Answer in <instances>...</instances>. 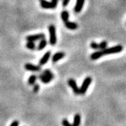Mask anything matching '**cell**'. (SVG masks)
<instances>
[{
  "instance_id": "cell-1",
  "label": "cell",
  "mask_w": 126,
  "mask_h": 126,
  "mask_svg": "<svg viewBox=\"0 0 126 126\" xmlns=\"http://www.w3.org/2000/svg\"><path fill=\"white\" fill-rule=\"evenodd\" d=\"M123 50V47L121 45H116L110 47V48H106L103 50L95 51L90 55V58L93 60H97L99 58L102 57L104 55H107L115 54V53H118L121 52Z\"/></svg>"
},
{
  "instance_id": "cell-2",
  "label": "cell",
  "mask_w": 126,
  "mask_h": 126,
  "mask_svg": "<svg viewBox=\"0 0 126 126\" xmlns=\"http://www.w3.org/2000/svg\"><path fill=\"white\" fill-rule=\"evenodd\" d=\"M54 78V74L50 69H45L42 74L39 75V79L43 83H48Z\"/></svg>"
},
{
  "instance_id": "cell-3",
  "label": "cell",
  "mask_w": 126,
  "mask_h": 126,
  "mask_svg": "<svg viewBox=\"0 0 126 126\" xmlns=\"http://www.w3.org/2000/svg\"><path fill=\"white\" fill-rule=\"evenodd\" d=\"M50 38L49 43L51 46H54L57 43V36H56V29L53 25H50L48 27Z\"/></svg>"
},
{
  "instance_id": "cell-4",
  "label": "cell",
  "mask_w": 126,
  "mask_h": 126,
  "mask_svg": "<svg viewBox=\"0 0 126 126\" xmlns=\"http://www.w3.org/2000/svg\"><path fill=\"white\" fill-rule=\"evenodd\" d=\"M91 82H92V78L90 77H87L83 80V83H82V85L79 88V94H84L86 93V91L88 90V87L91 84Z\"/></svg>"
},
{
  "instance_id": "cell-5",
  "label": "cell",
  "mask_w": 126,
  "mask_h": 126,
  "mask_svg": "<svg viewBox=\"0 0 126 126\" xmlns=\"http://www.w3.org/2000/svg\"><path fill=\"white\" fill-rule=\"evenodd\" d=\"M40 4L41 6L46 9H55L58 6V4L53 1H47L46 0H40Z\"/></svg>"
},
{
  "instance_id": "cell-6",
  "label": "cell",
  "mask_w": 126,
  "mask_h": 126,
  "mask_svg": "<svg viewBox=\"0 0 126 126\" xmlns=\"http://www.w3.org/2000/svg\"><path fill=\"white\" fill-rule=\"evenodd\" d=\"M45 34L43 33H39V34H32V35H29L26 36V40L27 41H36L37 40H41L42 39L45 38Z\"/></svg>"
},
{
  "instance_id": "cell-7",
  "label": "cell",
  "mask_w": 126,
  "mask_h": 126,
  "mask_svg": "<svg viewBox=\"0 0 126 126\" xmlns=\"http://www.w3.org/2000/svg\"><path fill=\"white\" fill-rule=\"evenodd\" d=\"M25 69L27 71H30V72H39L41 69L40 66L35 65V64H31V63H26L25 64Z\"/></svg>"
},
{
  "instance_id": "cell-8",
  "label": "cell",
  "mask_w": 126,
  "mask_h": 126,
  "mask_svg": "<svg viewBox=\"0 0 126 126\" xmlns=\"http://www.w3.org/2000/svg\"><path fill=\"white\" fill-rule=\"evenodd\" d=\"M68 84H69V86L71 87V88H72L73 91H74V93H75L76 94H79V88L78 87L77 84V82L76 81L74 80V79H69V80H68Z\"/></svg>"
},
{
  "instance_id": "cell-9",
  "label": "cell",
  "mask_w": 126,
  "mask_h": 126,
  "mask_svg": "<svg viewBox=\"0 0 126 126\" xmlns=\"http://www.w3.org/2000/svg\"><path fill=\"white\" fill-rule=\"evenodd\" d=\"M50 55H51V52L50 51H47L45 54L43 55V57L40 59V60H39V65L42 66V65H44L45 64H46L47 62L48 61L50 58Z\"/></svg>"
},
{
  "instance_id": "cell-10",
  "label": "cell",
  "mask_w": 126,
  "mask_h": 126,
  "mask_svg": "<svg viewBox=\"0 0 126 126\" xmlns=\"http://www.w3.org/2000/svg\"><path fill=\"white\" fill-rule=\"evenodd\" d=\"M84 3H85V0H77L76 5L74 6V11L76 13L81 12L83 9V6L84 5Z\"/></svg>"
},
{
  "instance_id": "cell-11",
  "label": "cell",
  "mask_w": 126,
  "mask_h": 126,
  "mask_svg": "<svg viewBox=\"0 0 126 126\" xmlns=\"http://www.w3.org/2000/svg\"><path fill=\"white\" fill-rule=\"evenodd\" d=\"M64 56H65V53L64 52H58L53 56L52 61H53V63H56L60 60L63 59Z\"/></svg>"
},
{
  "instance_id": "cell-12",
  "label": "cell",
  "mask_w": 126,
  "mask_h": 126,
  "mask_svg": "<svg viewBox=\"0 0 126 126\" xmlns=\"http://www.w3.org/2000/svg\"><path fill=\"white\" fill-rule=\"evenodd\" d=\"M64 25L67 28H68L69 30H75L78 28V25L77 23L74 22H70L69 20L64 22Z\"/></svg>"
},
{
  "instance_id": "cell-13",
  "label": "cell",
  "mask_w": 126,
  "mask_h": 126,
  "mask_svg": "<svg viewBox=\"0 0 126 126\" xmlns=\"http://www.w3.org/2000/svg\"><path fill=\"white\" fill-rule=\"evenodd\" d=\"M81 118L80 114H79V113L76 114L74 118V122L72 124V126H79L81 124Z\"/></svg>"
},
{
  "instance_id": "cell-14",
  "label": "cell",
  "mask_w": 126,
  "mask_h": 126,
  "mask_svg": "<svg viewBox=\"0 0 126 126\" xmlns=\"http://www.w3.org/2000/svg\"><path fill=\"white\" fill-rule=\"evenodd\" d=\"M46 46H47V41L46 40L45 38L42 39H41V41L39 42L38 46H37V50H41L44 49Z\"/></svg>"
},
{
  "instance_id": "cell-15",
  "label": "cell",
  "mask_w": 126,
  "mask_h": 126,
  "mask_svg": "<svg viewBox=\"0 0 126 126\" xmlns=\"http://www.w3.org/2000/svg\"><path fill=\"white\" fill-rule=\"evenodd\" d=\"M36 79H37V77H36V75L32 74V75H31L30 77H29L27 83H28V84H29V85H31V86H32V85H34V84L35 83Z\"/></svg>"
},
{
  "instance_id": "cell-16",
  "label": "cell",
  "mask_w": 126,
  "mask_h": 126,
  "mask_svg": "<svg viewBox=\"0 0 126 126\" xmlns=\"http://www.w3.org/2000/svg\"><path fill=\"white\" fill-rule=\"evenodd\" d=\"M69 12L67 11H63L61 13V18H62L64 22L67 21L69 20Z\"/></svg>"
},
{
  "instance_id": "cell-17",
  "label": "cell",
  "mask_w": 126,
  "mask_h": 126,
  "mask_svg": "<svg viewBox=\"0 0 126 126\" xmlns=\"http://www.w3.org/2000/svg\"><path fill=\"white\" fill-rule=\"evenodd\" d=\"M26 47H27V49L33 50L36 48V45H35V43L34 41H27V44H26Z\"/></svg>"
},
{
  "instance_id": "cell-18",
  "label": "cell",
  "mask_w": 126,
  "mask_h": 126,
  "mask_svg": "<svg viewBox=\"0 0 126 126\" xmlns=\"http://www.w3.org/2000/svg\"><path fill=\"white\" fill-rule=\"evenodd\" d=\"M107 45H108V43L106 41H102V42H100L99 44V49H104V48H107Z\"/></svg>"
},
{
  "instance_id": "cell-19",
  "label": "cell",
  "mask_w": 126,
  "mask_h": 126,
  "mask_svg": "<svg viewBox=\"0 0 126 126\" xmlns=\"http://www.w3.org/2000/svg\"><path fill=\"white\" fill-rule=\"evenodd\" d=\"M90 47H91V48L94 50H99V44H97L94 41H92L90 43Z\"/></svg>"
},
{
  "instance_id": "cell-20",
  "label": "cell",
  "mask_w": 126,
  "mask_h": 126,
  "mask_svg": "<svg viewBox=\"0 0 126 126\" xmlns=\"http://www.w3.org/2000/svg\"><path fill=\"white\" fill-rule=\"evenodd\" d=\"M62 123H63V126H72V125L68 121V120H67L66 118L63 119V121H62Z\"/></svg>"
},
{
  "instance_id": "cell-21",
  "label": "cell",
  "mask_w": 126,
  "mask_h": 126,
  "mask_svg": "<svg viewBox=\"0 0 126 126\" xmlns=\"http://www.w3.org/2000/svg\"><path fill=\"white\" fill-rule=\"evenodd\" d=\"M40 89V86L39 85H38V84H34V88H33V91L34 92V93H37L39 90Z\"/></svg>"
},
{
  "instance_id": "cell-22",
  "label": "cell",
  "mask_w": 126,
  "mask_h": 126,
  "mask_svg": "<svg viewBox=\"0 0 126 126\" xmlns=\"http://www.w3.org/2000/svg\"><path fill=\"white\" fill-rule=\"evenodd\" d=\"M69 1H70V0H63V6L64 7H65V6H67L69 4Z\"/></svg>"
},
{
  "instance_id": "cell-23",
  "label": "cell",
  "mask_w": 126,
  "mask_h": 126,
  "mask_svg": "<svg viewBox=\"0 0 126 126\" xmlns=\"http://www.w3.org/2000/svg\"><path fill=\"white\" fill-rule=\"evenodd\" d=\"M19 126V122L18 121H14L13 123H11V124L10 126Z\"/></svg>"
},
{
  "instance_id": "cell-24",
  "label": "cell",
  "mask_w": 126,
  "mask_h": 126,
  "mask_svg": "<svg viewBox=\"0 0 126 126\" xmlns=\"http://www.w3.org/2000/svg\"><path fill=\"white\" fill-rule=\"evenodd\" d=\"M51 1L56 3V4H58V0H51Z\"/></svg>"
}]
</instances>
